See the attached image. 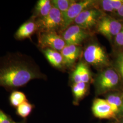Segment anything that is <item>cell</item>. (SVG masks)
<instances>
[{"label":"cell","mask_w":123,"mask_h":123,"mask_svg":"<svg viewBox=\"0 0 123 123\" xmlns=\"http://www.w3.org/2000/svg\"><path fill=\"white\" fill-rule=\"evenodd\" d=\"M71 79L73 83L88 84L91 80V74L88 66L83 62H80L71 75Z\"/></svg>","instance_id":"cell-13"},{"label":"cell","mask_w":123,"mask_h":123,"mask_svg":"<svg viewBox=\"0 0 123 123\" xmlns=\"http://www.w3.org/2000/svg\"><path fill=\"white\" fill-rule=\"evenodd\" d=\"M89 36L85 30L80 26L74 25L67 28L62 34V37L66 45L79 46Z\"/></svg>","instance_id":"cell-9"},{"label":"cell","mask_w":123,"mask_h":123,"mask_svg":"<svg viewBox=\"0 0 123 123\" xmlns=\"http://www.w3.org/2000/svg\"><path fill=\"white\" fill-rule=\"evenodd\" d=\"M9 100L10 105L14 108H17L23 103L28 101L26 95L22 91L18 90H14L11 92Z\"/></svg>","instance_id":"cell-19"},{"label":"cell","mask_w":123,"mask_h":123,"mask_svg":"<svg viewBox=\"0 0 123 123\" xmlns=\"http://www.w3.org/2000/svg\"><path fill=\"white\" fill-rule=\"evenodd\" d=\"M15 123H26V122L25 121V120H24V121H22V122H15Z\"/></svg>","instance_id":"cell-28"},{"label":"cell","mask_w":123,"mask_h":123,"mask_svg":"<svg viewBox=\"0 0 123 123\" xmlns=\"http://www.w3.org/2000/svg\"><path fill=\"white\" fill-rule=\"evenodd\" d=\"M39 31L62 30L63 23L62 15L56 8L53 6L49 14L44 18L37 20Z\"/></svg>","instance_id":"cell-5"},{"label":"cell","mask_w":123,"mask_h":123,"mask_svg":"<svg viewBox=\"0 0 123 123\" xmlns=\"http://www.w3.org/2000/svg\"><path fill=\"white\" fill-rule=\"evenodd\" d=\"M123 24L109 16L103 15L96 25L97 31L110 41L115 37L120 31Z\"/></svg>","instance_id":"cell-4"},{"label":"cell","mask_w":123,"mask_h":123,"mask_svg":"<svg viewBox=\"0 0 123 123\" xmlns=\"http://www.w3.org/2000/svg\"><path fill=\"white\" fill-rule=\"evenodd\" d=\"M103 13L99 9L90 7L84 10L75 19L76 25L86 30L96 26Z\"/></svg>","instance_id":"cell-8"},{"label":"cell","mask_w":123,"mask_h":123,"mask_svg":"<svg viewBox=\"0 0 123 123\" xmlns=\"http://www.w3.org/2000/svg\"><path fill=\"white\" fill-rule=\"evenodd\" d=\"M95 1L92 0H84L75 1L65 13L62 14L63 23L62 31L65 30L74 22L76 18L85 9L92 7Z\"/></svg>","instance_id":"cell-7"},{"label":"cell","mask_w":123,"mask_h":123,"mask_svg":"<svg viewBox=\"0 0 123 123\" xmlns=\"http://www.w3.org/2000/svg\"><path fill=\"white\" fill-rule=\"evenodd\" d=\"M81 50L79 46L66 45L60 52L63 59V65L69 68L73 66L80 57Z\"/></svg>","instance_id":"cell-11"},{"label":"cell","mask_w":123,"mask_h":123,"mask_svg":"<svg viewBox=\"0 0 123 123\" xmlns=\"http://www.w3.org/2000/svg\"><path fill=\"white\" fill-rule=\"evenodd\" d=\"M0 123H15L11 117L0 109Z\"/></svg>","instance_id":"cell-23"},{"label":"cell","mask_w":123,"mask_h":123,"mask_svg":"<svg viewBox=\"0 0 123 123\" xmlns=\"http://www.w3.org/2000/svg\"><path fill=\"white\" fill-rule=\"evenodd\" d=\"M92 111L94 116L98 119H117V116L105 99L95 98L92 102Z\"/></svg>","instance_id":"cell-10"},{"label":"cell","mask_w":123,"mask_h":123,"mask_svg":"<svg viewBox=\"0 0 123 123\" xmlns=\"http://www.w3.org/2000/svg\"><path fill=\"white\" fill-rule=\"evenodd\" d=\"M88 90V84L82 82L73 84L72 85V91L74 99V105H79V102L82 100L87 94Z\"/></svg>","instance_id":"cell-15"},{"label":"cell","mask_w":123,"mask_h":123,"mask_svg":"<svg viewBox=\"0 0 123 123\" xmlns=\"http://www.w3.org/2000/svg\"><path fill=\"white\" fill-rule=\"evenodd\" d=\"M38 31V26L37 20L33 17L19 27L15 34V37L18 40L31 38V36Z\"/></svg>","instance_id":"cell-12"},{"label":"cell","mask_w":123,"mask_h":123,"mask_svg":"<svg viewBox=\"0 0 123 123\" xmlns=\"http://www.w3.org/2000/svg\"><path fill=\"white\" fill-rule=\"evenodd\" d=\"M112 123H123V117L118 118Z\"/></svg>","instance_id":"cell-27"},{"label":"cell","mask_w":123,"mask_h":123,"mask_svg":"<svg viewBox=\"0 0 123 123\" xmlns=\"http://www.w3.org/2000/svg\"><path fill=\"white\" fill-rule=\"evenodd\" d=\"M53 5L51 0H39L36 5L35 9V15L33 17H38V19L44 18L47 16L50 12Z\"/></svg>","instance_id":"cell-17"},{"label":"cell","mask_w":123,"mask_h":123,"mask_svg":"<svg viewBox=\"0 0 123 123\" xmlns=\"http://www.w3.org/2000/svg\"><path fill=\"white\" fill-rule=\"evenodd\" d=\"M114 39V43L117 47H123V26Z\"/></svg>","instance_id":"cell-24"},{"label":"cell","mask_w":123,"mask_h":123,"mask_svg":"<svg viewBox=\"0 0 123 123\" xmlns=\"http://www.w3.org/2000/svg\"><path fill=\"white\" fill-rule=\"evenodd\" d=\"M43 53L48 61L54 67L61 68L63 65L62 57L61 53L58 51L46 49H43Z\"/></svg>","instance_id":"cell-16"},{"label":"cell","mask_w":123,"mask_h":123,"mask_svg":"<svg viewBox=\"0 0 123 123\" xmlns=\"http://www.w3.org/2000/svg\"><path fill=\"white\" fill-rule=\"evenodd\" d=\"M117 13L119 17L123 18V5L122 7L117 12Z\"/></svg>","instance_id":"cell-25"},{"label":"cell","mask_w":123,"mask_h":123,"mask_svg":"<svg viewBox=\"0 0 123 123\" xmlns=\"http://www.w3.org/2000/svg\"><path fill=\"white\" fill-rule=\"evenodd\" d=\"M35 108L34 105L31 104L28 100L22 103L16 108V114L23 119H26L31 113Z\"/></svg>","instance_id":"cell-20"},{"label":"cell","mask_w":123,"mask_h":123,"mask_svg":"<svg viewBox=\"0 0 123 123\" xmlns=\"http://www.w3.org/2000/svg\"><path fill=\"white\" fill-rule=\"evenodd\" d=\"M38 45L43 49H49L61 51L66 46L62 36L55 31H39Z\"/></svg>","instance_id":"cell-6"},{"label":"cell","mask_w":123,"mask_h":123,"mask_svg":"<svg viewBox=\"0 0 123 123\" xmlns=\"http://www.w3.org/2000/svg\"><path fill=\"white\" fill-rule=\"evenodd\" d=\"M45 78V75L26 55L12 53L0 57V87L7 91H13L24 87L32 80Z\"/></svg>","instance_id":"cell-1"},{"label":"cell","mask_w":123,"mask_h":123,"mask_svg":"<svg viewBox=\"0 0 123 123\" xmlns=\"http://www.w3.org/2000/svg\"><path fill=\"white\" fill-rule=\"evenodd\" d=\"M123 117V104H122V108H121V109L120 110V112L119 114V115L117 117V119L119 118H122Z\"/></svg>","instance_id":"cell-26"},{"label":"cell","mask_w":123,"mask_h":123,"mask_svg":"<svg viewBox=\"0 0 123 123\" xmlns=\"http://www.w3.org/2000/svg\"><path fill=\"white\" fill-rule=\"evenodd\" d=\"M102 9L107 12H117L123 5V0H103L100 2Z\"/></svg>","instance_id":"cell-18"},{"label":"cell","mask_w":123,"mask_h":123,"mask_svg":"<svg viewBox=\"0 0 123 123\" xmlns=\"http://www.w3.org/2000/svg\"><path fill=\"white\" fill-rule=\"evenodd\" d=\"M121 79L115 69L108 68L100 72L94 81L95 93L101 95L112 92L119 87Z\"/></svg>","instance_id":"cell-2"},{"label":"cell","mask_w":123,"mask_h":123,"mask_svg":"<svg viewBox=\"0 0 123 123\" xmlns=\"http://www.w3.org/2000/svg\"><path fill=\"white\" fill-rule=\"evenodd\" d=\"M105 94V99L118 117L122 106L123 94L111 92Z\"/></svg>","instance_id":"cell-14"},{"label":"cell","mask_w":123,"mask_h":123,"mask_svg":"<svg viewBox=\"0 0 123 123\" xmlns=\"http://www.w3.org/2000/svg\"><path fill=\"white\" fill-rule=\"evenodd\" d=\"M51 1L53 6L63 14L66 12L75 1L73 0H53Z\"/></svg>","instance_id":"cell-21"},{"label":"cell","mask_w":123,"mask_h":123,"mask_svg":"<svg viewBox=\"0 0 123 123\" xmlns=\"http://www.w3.org/2000/svg\"><path fill=\"white\" fill-rule=\"evenodd\" d=\"M84 57L88 63L96 67H103L109 65V60L105 50L98 43L88 45L84 51Z\"/></svg>","instance_id":"cell-3"},{"label":"cell","mask_w":123,"mask_h":123,"mask_svg":"<svg viewBox=\"0 0 123 123\" xmlns=\"http://www.w3.org/2000/svg\"><path fill=\"white\" fill-rule=\"evenodd\" d=\"M115 70L118 73L123 83V51L119 53L115 59Z\"/></svg>","instance_id":"cell-22"}]
</instances>
